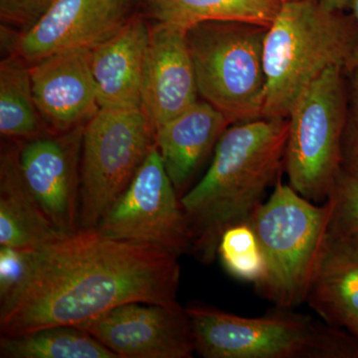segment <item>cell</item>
Wrapping results in <instances>:
<instances>
[{"label":"cell","instance_id":"ba28073f","mask_svg":"<svg viewBox=\"0 0 358 358\" xmlns=\"http://www.w3.org/2000/svg\"><path fill=\"white\" fill-rule=\"evenodd\" d=\"M155 145V129L141 108H101L90 120L82 143L80 228L96 229Z\"/></svg>","mask_w":358,"mask_h":358},{"label":"cell","instance_id":"cb8c5ba5","mask_svg":"<svg viewBox=\"0 0 358 358\" xmlns=\"http://www.w3.org/2000/svg\"><path fill=\"white\" fill-rule=\"evenodd\" d=\"M348 115L343 138V166L358 169V66L346 72Z\"/></svg>","mask_w":358,"mask_h":358},{"label":"cell","instance_id":"277c9868","mask_svg":"<svg viewBox=\"0 0 358 358\" xmlns=\"http://www.w3.org/2000/svg\"><path fill=\"white\" fill-rule=\"evenodd\" d=\"M204 358H358V338L291 308L245 317L204 303L185 307Z\"/></svg>","mask_w":358,"mask_h":358},{"label":"cell","instance_id":"d6986e66","mask_svg":"<svg viewBox=\"0 0 358 358\" xmlns=\"http://www.w3.org/2000/svg\"><path fill=\"white\" fill-rule=\"evenodd\" d=\"M154 22L188 30L207 21H240L268 28L279 13V0H143Z\"/></svg>","mask_w":358,"mask_h":358},{"label":"cell","instance_id":"7c38bea8","mask_svg":"<svg viewBox=\"0 0 358 358\" xmlns=\"http://www.w3.org/2000/svg\"><path fill=\"white\" fill-rule=\"evenodd\" d=\"M131 6V0H55L17 37L15 54L34 64L57 52L93 48L128 22Z\"/></svg>","mask_w":358,"mask_h":358},{"label":"cell","instance_id":"d4e9b609","mask_svg":"<svg viewBox=\"0 0 358 358\" xmlns=\"http://www.w3.org/2000/svg\"><path fill=\"white\" fill-rule=\"evenodd\" d=\"M55 0H0L2 22L20 28L21 33L36 24Z\"/></svg>","mask_w":358,"mask_h":358},{"label":"cell","instance_id":"44dd1931","mask_svg":"<svg viewBox=\"0 0 358 358\" xmlns=\"http://www.w3.org/2000/svg\"><path fill=\"white\" fill-rule=\"evenodd\" d=\"M1 358H120L91 334L75 326L46 327L21 336H1Z\"/></svg>","mask_w":358,"mask_h":358},{"label":"cell","instance_id":"6da1fadb","mask_svg":"<svg viewBox=\"0 0 358 358\" xmlns=\"http://www.w3.org/2000/svg\"><path fill=\"white\" fill-rule=\"evenodd\" d=\"M178 258L96 229L63 233L24 252L20 281L0 298V333L15 336L78 327L129 303L179 305Z\"/></svg>","mask_w":358,"mask_h":358},{"label":"cell","instance_id":"484cf974","mask_svg":"<svg viewBox=\"0 0 358 358\" xmlns=\"http://www.w3.org/2000/svg\"><path fill=\"white\" fill-rule=\"evenodd\" d=\"M24 271V252L1 246L0 249V298L16 286Z\"/></svg>","mask_w":358,"mask_h":358},{"label":"cell","instance_id":"5bb4252c","mask_svg":"<svg viewBox=\"0 0 358 358\" xmlns=\"http://www.w3.org/2000/svg\"><path fill=\"white\" fill-rule=\"evenodd\" d=\"M186 31L164 23L150 26L141 109L155 131L199 101Z\"/></svg>","mask_w":358,"mask_h":358},{"label":"cell","instance_id":"5b68a950","mask_svg":"<svg viewBox=\"0 0 358 358\" xmlns=\"http://www.w3.org/2000/svg\"><path fill=\"white\" fill-rule=\"evenodd\" d=\"M329 201L315 204L280 178L267 201L248 222L265 259L255 289L275 308L306 303L308 285L331 222Z\"/></svg>","mask_w":358,"mask_h":358},{"label":"cell","instance_id":"ac0fdd59","mask_svg":"<svg viewBox=\"0 0 358 358\" xmlns=\"http://www.w3.org/2000/svg\"><path fill=\"white\" fill-rule=\"evenodd\" d=\"M0 157V246L32 251L63 234L46 217L26 185L18 162V141Z\"/></svg>","mask_w":358,"mask_h":358},{"label":"cell","instance_id":"2e32d148","mask_svg":"<svg viewBox=\"0 0 358 358\" xmlns=\"http://www.w3.org/2000/svg\"><path fill=\"white\" fill-rule=\"evenodd\" d=\"M306 303L320 320L343 327L358 315V241L329 224Z\"/></svg>","mask_w":358,"mask_h":358},{"label":"cell","instance_id":"f1b7e54d","mask_svg":"<svg viewBox=\"0 0 358 358\" xmlns=\"http://www.w3.org/2000/svg\"><path fill=\"white\" fill-rule=\"evenodd\" d=\"M345 329H348L355 338H358V315L352 317V319L346 324Z\"/></svg>","mask_w":358,"mask_h":358},{"label":"cell","instance_id":"83f0119b","mask_svg":"<svg viewBox=\"0 0 358 358\" xmlns=\"http://www.w3.org/2000/svg\"><path fill=\"white\" fill-rule=\"evenodd\" d=\"M324 8L333 11H345L348 7L350 0H319Z\"/></svg>","mask_w":358,"mask_h":358},{"label":"cell","instance_id":"7402d4cb","mask_svg":"<svg viewBox=\"0 0 358 358\" xmlns=\"http://www.w3.org/2000/svg\"><path fill=\"white\" fill-rule=\"evenodd\" d=\"M217 256L225 270L242 281L258 284L265 275V259L254 230L248 223L224 232Z\"/></svg>","mask_w":358,"mask_h":358},{"label":"cell","instance_id":"3957f363","mask_svg":"<svg viewBox=\"0 0 358 358\" xmlns=\"http://www.w3.org/2000/svg\"><path fill=\"white\" fill-rule=\"evenodd\" d=\"M357 40L352 14L329 10L319 0L282 2L264 41L262 119L289 117L313 80L333 66L345 68Z\"/></svg>","mask_w":358,"mask_h":358},{"label":"cell","instance_id":"52a82bcc","mask_svg":"<svg viewBox=\"0 0 358 358\" xmlns=\"http://www.w3.org/2000/svg\"><path fill=\"white\" fill-rule=\"evenodd\" d=\"M348 81L341 66L313 80L289 115L284 169L289 185L315 203L327 201L343 166Z\"/></svg>","mask_w":358,"mask_h":358},{"label":"cell","instance_id":"8fae6325","mask_svg":"<svg viewBox=\"0 0 358 358\" xmlns=\"http://www.w3.org/2000/svg\"><path fill=\"white\" fill-rule=\"evenodd\" d=\"M120 358H192L194 336L180 305L129 303L78 326Z\"/></svg>","mask_w":358,"mask_h":358},{"label":"cell","instance_id":"603a6c76","mask_svg":"<svg viewBox=\"0 0 358 358\" xmlns=\"http://www.w3.org/2000/svg\"><path fill=\"white\" fill-rule=\"evenodd\" d=\"M327 201L331 226L358 241V169L343 166Z\"/></svg>","mask_w":358,"mask_h":358},{"label":"cell","instance_id":"4316f807","mask_svg":"<svg viewBox=\"0 0 358 358\" xmlns=\"http://www.w3.org/2000/svg\"><path fill=\"white\" fill-rule=\"evenodd\" d=\"M348 8H350V10H352V14L355 16V21H357V40L355 49H353L352 57L350 58L348 64L345 65V73L350 72V71L355 69V68H357L358 66V0H350Z\"/></svg>","mask_w":358,"mask_h":358},{"label":"cell","instance_id":"30bf717a","mask_svg":"<svg viewBox=\"0 0 358 358\" xmlns=\"http://www.w3.org/2000/svg\"><path fill=\"white\" fill-rule=\"evenodd\" d=\"M84 127L18 141V162L28 189L54 227L80 229Z\"/></svg>","mask_w":358,"mask_h":358},{"label":"cell","instance_id":"9a60e30c","mask_svg":"<svg viewBox=\"0 0 358 358\" xmlns=\"http://www.w3.org/2000/svg\"><path fill=\"white\" fill-rule=\"evenodd\" d=\"M150 26L131 16L114 35L91 48L101 108L140 109Z\"/></svg>","mask_w":358,"mask_h":358},{"label":"cell","instance_id":"4fadbf2b","mask_svg":"<svg viewBox=\"0 0 358 358\" xmlns=\"http://www.w3.org/2000/svg\"><path fill=\"white\" fill-rule=\"evenodd\" d=\"M35 102L52 134L86 126L101 109L91 48L51 54L30 66Z\"/></svg>","mask_w":358,"mask_h":358},{"label":"cell","instance_id":"8992f818","mask_svg":"<svg viewBox=\"0 0 358 358\" xmlns=\"http://www.w3.org/2000/svg\"><path fill=\"white\" fill-rule=\"evenodd\" d=\"M267 30L240 21H207L186 31L199 96L231 124L262 119Z\"/></svg>","mask_w":358,"mask_h":358},{"label":"cell","instance_id":"9c48e42d","mask_svg":"<svg viewBox=\"0 0 358 358\" xmlns=\"http://www.w3.org/2000/svg\"><path fill=\"white\" fill-rule=\"evenodd\" d=\"M113 239L192 253V233L157 145L96 228Z\"/></svg>","mask_w":358,"mask_h":358},{"label":"cell","instance_id":"f546056e","mask_svg":"<svg viewBox=\"0 0 358 358\" xmlns=\"http://www.w3.org/2000/svg\"><path fill=\"white\" fill-rule=\"evenodd\" d=\"M281 2H287V1H294V0H279Z\"/></svg>","mask_w":358,"mask_h":358},{"label":"cell","instance_id":"7a4b0ae2","mask_svg":"<svg viewBox=\"0 0 358 358\" xmlns=\"http://www.w3.org/2000/svg\"><path fill=\"white\" fill-rule=\"evenodd\" d=\"M289 117L230 124L201 180L181 197L192 233L193 255L203 264L217 256L226 230L248 223L285 167Z\"/></svg>","mask_w":358,"mask_h":358},{"label":"cell","instance_id":"e0dca14e","mask_svg":"<svg viewBox=\"0 0 358 358\" xmlns=\"http://www.w3.org/2000/svg\"><path fill=\"white\" fill-rule=\"evenodd\" d=\"M230 124L223 113L199 100L155 131L160 157L180 199Z\"/></svg>","mask_w":358,"mask_h":358},{"label":"cell","instance_id":"ffe728a7","mask_svg":"<svg viewBox=\"0 0 358 358\" xmlns=\"http://www.w3.org/2000/svg\"><path fill=\"white\" fill-rule=\"evenodd\" d=\"M28 64L17 54L0 63V133L10 141H31L51 134L35 102Z\"/></svg>","mask_w":358,"mask_h":358}]
</instances>
